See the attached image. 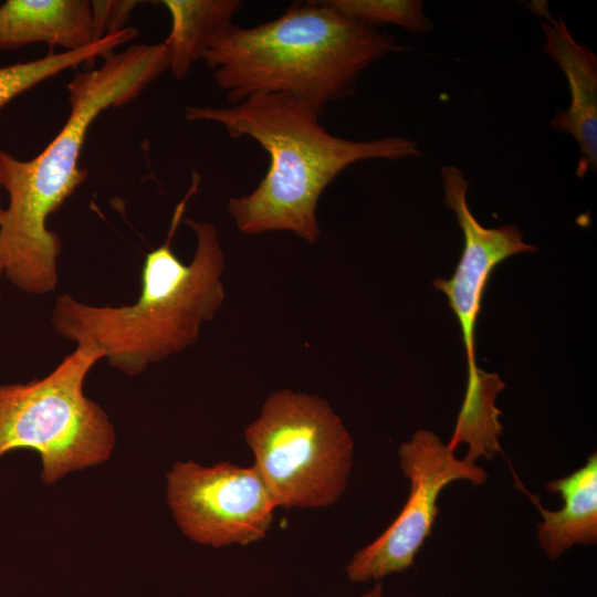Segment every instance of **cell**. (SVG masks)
Masks as SVG:
<instances>
[{
	"instance_id": "1",
	"label": "cell",
	"mask_w": 597,
	"mask_h": 597,
	"mask_svg": "<svg viewBox=\"0 0 597 597\" xmlns=\"http://www.w3.org/2000/svg\"><path fill=\"white\" fill-rule=\"evenodd\" d=\"M168 64L163 42L114 51L98 67L72 77L67 119L40 154L21 160L0 150V179L9 197L0 217V260L3 274L20 291L43 295L57 285L61 241L46 222L86 179L78 159L91 125L109 107L136 98Z\"/></svg>"
},
{
	"instance_id": "2",
	"label": "cell",
	"mask_w": 597,
	"mask_h": 597,
	"mask_svg": "<svg viewBox=\"0 0 597 597\" xmlns=\"http://www.w3.org/2000/svg\"><path fill=\"white\" fill-rule=\"evenodd\" d=\"M185 116L217 123L230 137H249L268 153L269 168L256 188L226 206L237 230L248 235L289 231L314 245L321 237L320 198L341 172L362 160L420 155L416 142L400 136L352 140L333 135L308 104L285 94L256 93L226 107L189 105Z\"/></svg>"
},
{
	"instance_id": "3",
	"label": "cell",
	"mask_w": 597,
	"mask_h": 597,
	"mask_svg": "<svg viewBox=\"0 0 597 597\" xmlns=\"http://www.w3.org/2000/svg\"><path fill=\"white\" fill-rule=\"evenodd\" d=\"M199 184L200 176L193 172L190 188L174 211L166 241L146 254L138 300L130 305L98 306L61 295L51 315L59 335L76 346L96 347L103 359L128 376L139 375L198 341L202 325L214 317L226 298V256L213 224L185 220L196 235L190 263L180 261L171 249Z\"/></svg>"
},
{
	"instance_id": "4",
	"label": "cell",
	"mask_w": 597,
	"mask_h": 597,
	"mask_svg": "<svg viewBox=\"0 0 597 597\" xmlns=\"http://www.w3.org/2000/svg\"><path fill=\"white\" fill-rule=\"evenodd\" d=\"M395 38L355 22L324 0L292 3L252 28L232 24L203 53L230 105L256 93L293 96L317 114L352 95L360 73L405 51Z\"/></svg>"
},
{
	"instance_id": "5",
	"label": "cell",
	"mask_w": 597,
	"mask_h": 597,
	"mask_svg": "<svg viewBox=\"0 0 597 597\" xmlns=\"http://www.w3.org/2000/svg\"><path fill=\"white\" fill-rule=\"evenodd\" d=\"M101 359L96 347L81 345L41 379L0 384V458L19 449L38 452L46 484L106 461L115 447V430L83 390Z\"/></svg>"
},
{
	"instance_id": "6",
	"label": "cell",
	"mask_w": 597,
	"mask_h": 597,
	"mask_svg": "<svg viewBox=\"0 0 597 597\" xmlns=\"http://www.w3.org/2000/svg\"><path fill=\"white\" fill-rule=\"evenodd\" d=\"M244 439L276 506L325 507L345 491L354 441L317 395L279 389L266 397Z\"/></svg>"
},
{
	"instance_id": "7",
	"label": "cell",
	"mask_w": 597,
	"mask_h": 597,
	"mask_svg": "<svg viewBox=\"0 0 597 597\" xmlns=\"http://www.w3.org/2000/svg\"><path fill=\"white\" fill-rule=\"evenodd\" d=\"M167 502L180 531L191 541L222 547L264 538L277 507L258 470L192 460L167 473Z\"/></svg>"
},
{
	"instance_id": "8",
	"label": "cell",
	"mask_w": 597,
	"mask_h": 597,
	"mask_svg": "<svg viewBox=\"0 0 597 597\" xmlns=\"http://www.w3.org/2000/svg\"><path fill=\"white\" fill-rule=\"evenodd\" d=\"M400 468L409 480L408 499L394 522L346 566L353 583L380 582L407 570L430 535L438 515V499L450 483L464 480L482 485L486 471L453 451L430 430H418L398 449Z\"/></svg>"
},
{
	"instance_id": "9",
	"label": "cell",
	"mask_w": 597,
	"mask_h": 597,
	"mask_svg": "<svg viewBox=\"0 0 597 597\" xmlns=\"http://www.w3.org/2000/svg\"><path fill=\"white\" fill-rule=\"evenodd\" d=\"M440 177L444 192L443 202L454 212L464 244L453 275L448 280H434L433 285L447 295L459 321L470 378L479 369L475 363L474 331L492 271L507 258L535 252L537 248L525 243L522 232L514 226L486 228L476 220L468 206L470 182L461 168L443 165Z\"/></svg>"
},
{
	"instance_id": "10",
	"label": "cell",
	"mask_w": 597,
	"mask_h": 597,
	"mask_svg": "<svg viewBox=\"0 0 597 597\" xmlns=\"http://www.w3.org/2000/svg\"><path fill=\"white\" fill-rule=\"evenodd\" d=\"M545 15L544 51L566 76L570 94L569 105L556 111L549 126L576 140L580 151L576 175L584 178L597 168V56L573 38L563 20Z\"/></svg>"
},
{
	"instance_id": "11",
	"label": "cell",
	"mask_w": 597,
	"mask_h": 597,
	"mask_svg": "<svg viewBox=\"0 0 597 597\" xmlns=\"http://www.w3.org/2000/svg\"><path fill=\"white\" fill-rule=\"evenodd\" d=\"M97 42L91 1L7 0L0 4V50L45 43L75 51Z\"/></svg>"
},
{
	"instance_id": "12",
	"label": "cell",
	"mask_w": 597,
	"mask_h": 597,
	"mask_svg": "<svg viewBox=\"0 0 597 597\" xmlns=\"http://www.w3.org/2000/svg\"><path fill=\"white\" fill-rule=\"evenodd\" d=\"M551 493H558L563 506L549 511L530 493L543 521L537 525V538L548 558L557 559L574 545H593L597 542V454L591 453L586 463L563 478L546 484Z\"/></svg>"
},
{
	"instance_id": "13",
	"label": "cell",
	"mask_w": 597,
	"mask_h": 597,
	"mask_svg": "<svg viewBox=\"0 0 597 597\" xmlns=\"http://www.w3.org/2000/svg\"><path fill=\"white\" fill-rule=\"evenodd\" d=\"M171 28L163 42L168 51V70L184 80L206 50L233 23L243 7L240 0H163Z\"/></svg>"
},
{
	"instance_id": "14",
	"label": "cell",
	"mask_w": 597,
	"mask_h": 597,
	"mask_svg": "<svg viewBox=\"0 0 597 597\" xmlns=\"http://www.w3.org/2000/svg\"><path fill=\"white\" fill-rule=\"evenodd\" d=\"M504 387L505 384L498 374L480 368L473 378L468 379L454 431L447 443L452 451L459 444L465 443L469 448L463 458L465 461L475 463L482 457L491 460L501 452V410L495 400Z\"/></svg>"
},
{
	"instance_id": "15",
	"label": "cell",
	"mask_w": 597,
	"mask_h": 597,
	"mask_svg": "<svg viewBox=\"0 0 597 597\" xmlns=\"http://www.w3.org/2000/svg\"><path fill=\"white\" fill-rule=\"evenodd\" d=\"M138 32L128 27L119 32L106 35L102 40L75 51H50L46 55L23 63L0 66V109L25 91L61 72L75 69L81 64L104 59L115 48L136 38Z\"/></svg>"
},
{
	"instance_id": "16",
	"label": "cell",
	"mask_w": 597,
	"mask_h": 597,
	"mask_svg": "<svg viewBox=\"0 0 597 597\" xmlns=\"http://www.w3.org/2000/svg\"><path fill=\"white\" fill-rule=\"evenodd\" d=\"M331 8L368 28L395 25L412 33L433 29L420 0H324Z\"/></svg>"
},
{
	"instance_id": "17",
	"label": "cell",
	"mask_w": 597,
	"mask_h": 597,
	"mask_svg": "<svg viewBox=\"0 0 597 597\" xmlns=\"http://www.w3.org/2000/svg\"><path fill=\"white\" fill-rule=\"evenodd\" d=\"M140 1L93 0L91 1L93 30L96 41L119 32L127 27L133 10Z\"/></svg>"
},
{
	"instance_id": "18",
	"label": "cell",
	"mask_w": 597,
	"mask_h": 597,
	"mask_svg": "<svg viewBox=\"0 0 597 597\" xmlns=\"http://www.w3.org/2000/svg\"><path fill=\"white\" fill-rule=\"evenodd\" d=\"M362 597H384L383 584L377 582L373 588L366 591Z\"/></svg>"
},
{
	"instance_id": "19",
	"label": "cell",
	"mask_w": 597,
	"mask_h": 597,
	"mask_svg": "<svg viewBox=\"0 0 597 597\" xmlns=\"http://www.w3.org/2000/svg\"><path fill=\"white\" fill-rule=\"evenodd\" d=\"M1 187H2V185H1V179H0V188ZM2 211H3V208L0 206V217H1ZM2 273L3 272H2V265H1V260H0V276H1Z\"/></svg>"
}]
</instances>
